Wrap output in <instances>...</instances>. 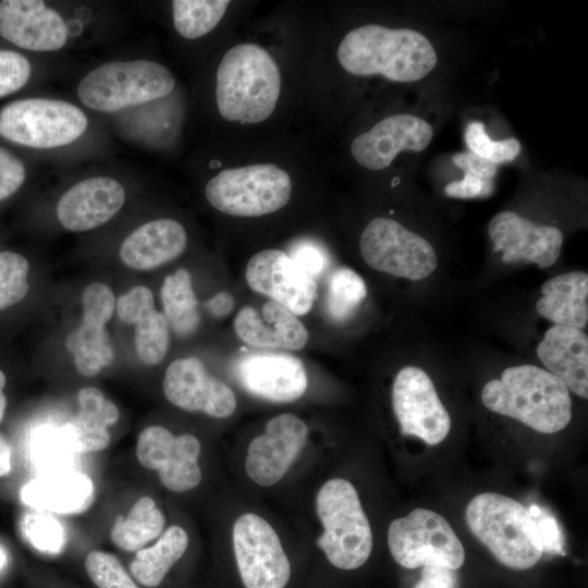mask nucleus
<instances>
[{"mask_svg":"<svg viewBox=\"0 0 588 588\" xmlns=\"http://www.w3.org/2000/svg\"><path fill=\"white\" fill-rule=\"evenodd\" d=\"M229 4L226 0H174V27L186 39L199 38L218 25Z\"/></svg>","mask_w":588,"mask_h":588,"instance_id":"nucleus-32","label":"nucleus"},{"mask_svg":"<svg viewBox=\"0 0 588 588\" xmlns=\"http://www.w3.org/2000/svg\"><path fill=\"white\" fill-rule=\"evenodd\" d=\"M199 454L200 443L196 437L189 433L174 437L161 426L145 428L137 439L138 462L156 470L162 485L174 492L188 491L199 485Z\"/></svg>","mask_w":588,"mask_h":588,"instance_id":"nucleus-13","label":"nucleus"},{"mask_svg":"<svg viewBox=\"0 0 588 588\" xmlns=\"http://www.w3.org/2000/svg\"><path fill=\"white\" fill-rule=\"evenodd\" d=\"M83 322L105 327L115 309L114 294L109 286L95 282L88 284L82 297Z\"/></svg>","mask_w":588,"mask_h":588,"instance_id":"nucleus-39","label":"nucleus"},{"mask_svg":"<svg viewBox=\"0 0 588 588\" xmlns=\"http://www.w3.org/2000/svg\"><path fill=\"white\" fill-rule=\"evenodd\" d=\"M464 171V177L460 181H453L445 185L444 193L453 198H475L487 197L493 191V182H488L477 174Z\"/></svg>","mask_w":588,"mask_h":588,"instance_id":"nucleus-45","label":"nucleus"},{"mask_svg":"<svg viewBox=\"0 0 588 588\" xmlns=\"http://www.w3.org/2000/svg\"><path fill=\"white\" fill-rule=\"evenodd\" d=\"M12 466V449L8 440L0 434V477L10 473Z\"/></svg>","mask_w":588,"mask_h":588,"instance_id":"nucleus-49","label":"nucleus"},{"mask_svg":"<svg viewBox=\"0 0 588 588\" xmlns=\"http://www.w3.org/2000/svg\"><path fill=\"white\" fill-rule=\"evenodd\" d=\"M237 377L249 394L275 403L296 401L307 389L302 360L286 353H249L238 363Z\"/></svg>","mask_w":588,"mask_h":588,"instance_id":"nucleus-19","label":"nucleus"},{"mask_svg":"<svg viewBox=\"0 0 588 588\" xmlns=\"http://www.w3.org/2000/svg\"><path fill=\"white\" fill-rule=\"evenodd\" d=\"M233 547L245 588H284L291 564L271 525L253 513L241 515L233 526Z\"/></svg>","mask_w":588,"mask_h":588,"instance_id":"nucleus-11","label":"nucleus"},{"mask_svg":"<svg viewBox=\"0 0 588 588\" xmlns=\"http://www.w3.org/2000/svg\"><path fill=\"white\" fill-rule=\"evenodd\" d=\"M537 355L568 390L579 397H588V338L581 329L550 327L537 346Z\"/></svg>","mask_w":588,"mask_h":588,"instance_id":"nucleus-23","label":"nucleus"},{"mask_svg":"<svg viewBox=\"0 0 588 588\" xmlns=\"http://www.w3.org/2000/svg\"><path fill=\"white\" fill-rule=\"evenodd\" d=\"M172 73L162 64L147 61H112L83 77L77 95L88 108L117 112L168 96L174 88Z\"/></svg>","mask_w":588,"mask_h":588,"instance_id":"nucleus-6","label":"nucleus"},{"mask_svg":"<svg viewBox=\"0 0 588 588\" xmlns=\"http://www.w3.org/2000/svg\"><path fill=\"white\" fill-rule=\"evenodd\" d=\"M85 568L98 588H138L120 561L111 553L90 552L85 560Z\"/></svg>","mask_w":588,"mask_h":588,"instance_id":"nucleus-37","label":"nucleus"},{"mask_svg":"<svg viewBox=\"0 0 588 588\" xmlns=\"http://www.w3.org/2000/svg\"><path fill=\"white\" fill-rule=\"evenodd\" d=\"M0 35L23 49L54 51L68 38L61 15L40 0L0 1Z\"/></svg>","mask_w":588,"mask_h":588,"instance_id":"nucleus-20","label":"nucleus"},{"mask_svg":"<svg viewBox=\"0 0 588 588\" xmlns=\"http://www.w3.org/2000/svg\"><path fill=\"white\" fill-rule=\"evenodd\" d=\"M392 406L404 436L429 445L441 443L451 430V418L430 377L420 368L406 366L395 376Z\"/></svg>","mask_w":588,"mask_h":588,"instance_id":"nucleus-12","label":"nucleus"},{"mask_svg":"<svg viewBox=\"0 0 588 588\" xmlns=\"http://www.w3.org/2000/svg\"><path fill=\"white\" fill-rule=\"evenodd\" d=\"M7 563V554L2 548H0V571L3 568V566Z\"/></svg>","mask_w":588,"mask_h":588,"instance_id":"nucleus-51","label":"nucleus"},{"mask_svg":"<svg viewBox=\"0 0 588 588\" xmlns=\"http://www.w3.org/2000/svg\"><path fill=\"white\" fill-rule=\"evenodd\" d=\"M359 249L375 270L413 281L427 278L438 266L432 245L390 218H376L366 225Z\"/></svg>","mask_w":588,"mask_h":588,"instance_id":"nucleus-10","label":"nucleus"},{"mask_svg":"<svg viewBox=\"0 0 588 588\" xmlns=\"http://www.w3.org/2000/svg\"><path fill=\"white\" fill-rule=\"evenodd\" d=\"M124 201L125 191L118 181L106 176L89 177L62 195L56 212L63 228L82 232L108 222Z\"/></svg>","mask_w":588,"mask_h":588,"instance_id":"nucleus-21","label":"nucleus"},{"mask_svg":"<svg viewBox=\"0 0 588 588\" xmlns=\"http://www.w3.org/2000/svg\"><path fill=\"white\" fill-rule=\"evenodd\" d=\"M287 255L315 279L326 270L329 264L324 248L309 240L295 243Z\"/></svg>","mask_w":588,"mask_h":588,"instance_id":"nucleus-43","label":"nucleus"},{"mask_svg":"<svg viewBox=\"0 0 588 588\" xmlns=\"http://www.w3.org/2000/svg\"><path fill=\"white\" fill-rule=\"evenodd\" d=\"M233 326L243 342L261 348L301 350L309 336L296 316L272 299L261 306L260 313L252 306L243 307Z\"/></svg>","mask_w":588,"mask_h":588,"instance_id":"nucleus-22","label":"nucleus"},{"mask_svg":"<svg viewBox=\"0 0 588 588\" xmlns=\"http://www.w3.org/2000/svg\"><path fill=\"white\" fill-rule=\"evenodd\" d=\"M166 518L149 497L138 499L127 516L119 515L110 536L114 544L124 551H138L157 538L163 530Z\"/></svg>","mask_w":588,"mask_h":588,"instance_id":"nucleus-30","label":"nucleus"},{"mask_svg":"<svg viewBox=\"0 0 588 588\" xmlns=\"http://www.w3.org/2000/svg\"><path fill=\"white\" fill-rule=\"evenodd\" d=\"M65 345L74 357L76 369L85 377L96 376L114 358L105 327L82 322L69 334Z\"/></svg>","mask_w":588,"mask_h":588,"instance_id":"nucleus-31","label":"nucleus"},{"mask_svg":"<svg viewBox=\"0 0 588 588\" xmlns=\"http://www.w3.org/2000/svg\"><path fill=\"white\" fill-rule=\"evenodd\" d=\"M28 269L24 256L13 252L0 253V310L17 304L26 296Z\"/></svg>","mask_w":588,"mask_h":588,"instance_id":"nucleus-35","label":"nucleus"},{"mask_svg":"<svg viewBox=\"0 0 588 588\" xmlns=\"http://www.w3.org/2000/svg\"><path fill=\"white\" fill-rule=\"evenodd\" d=\"M162 387L169 402L187 412L226 418L236 408L232 389L209 375L204 364L195 357L172 362L166 370Z\"/></svg>","mask_w":588,"mask_h":588,"instance_id":"nucleus-15","label":"nucleus"},{"mask_svg":"<svg viewBox=\"0 0 588 588\" xmlns=\"http://www.w3.org/2000/svg\"><path fill=\"white\" fill-rule=\"evenodd\" d=\"M306 424L293 414H281L268 421L265 432L248 445L245 469L259 486L277 483L304 448Z\"/></svg>","mask_w":588,"mask_h":588,"instance_id":"nucleus-16","label":"nucleus"},{"mask_svg":"<svg viewBox=\"0 0 588 588\" xmlns=\"http://www.w3.org/2000/svg\"><path fill=\"white\" fill-rule=\"evenodd\" d=\"M292 194L289 173L273 163L225 169L205 187L209 204L237 217H259L283 208Z\"/></svg>","mask_w":588,"mask_h":588,"instance_id":"nucleus-7","label":"nucleus"},{"mask_svg":"<svg viewBox=\"0 0 588 588\" xmlns=\"http://www.w3.org/2000/svg\"><path fill=\"white\" fill-rule=\"evenodd\" d=\"M465 519L471 534L506 567L527 569L542 556L535 519L528 507L510 497L476 495L466 507Z\"/></svg>","mask_w":588,"mask_h":588,"instance_id":"nucleus-4","label":"nucleus"},{"mask_svg":"<svg viewBox=\"0 0 588 588\" xmlns=\"http://www.w3.org/2000/svg\"><path fill=\"white\" fill-rule=\"evenodd\" d=\"M455 166L468 170L485 181L493 182L497 174V164L475 155L471 151L456 152L452 158Z\"/></svg>","mask_w":588,"mask_h":588,"instance_id":"nucleus-46","label":"nucleus"},{"mask_svg":"<svg viewBox=\"0 0 588 588\" xmlns=\"http://www.w3.org/2000/svg\"><path fill=\"white\" fill-rule=\"evenodd\" d=\"M367 296L363 278L347 267L335 269L329 277L326 310L335 321L346 320Z\"/></svg>","mask_w":588,"mask_h":588,"instance_id":"nucleus-33","label":"nucleus"},{"mask_svg":"<svg viewBox=\"0 0 588 588\" xmlns=\"http://www.w3.org/2000/svg\"><path fill=\"white\" fill-rule=\"evenodd\" d=\"M281 75L277 62L262 47L240 44L223 56L216 76V100L228 121L259 123L274 111Z\"/></svg>","mask_w":588,"mask_h":588,"instance_id":"nucleus-3","label":"nucleus"},{"mask_svg":"<svg viewBox=\"0 0 588 588\" xmlns=\"http://www.w3.org/2000/svg\"><path fill=\"white\" fill-rule=\"evenodd\" d=\"M488 234L493 250L504 262L529 261L539 268L551 267L563 244L562 231L553 225L536 224L513 211H501L489 222Z\"/></svg>","mask_w":588,"mask_h":588,"instance_id":"nucleus-17","label":"nucleus"},{"mask_svg":"<svg viewBox=\"0 0 588 588\" xmlns=\"http://www.w3.org/2000/svg\"><path fill=\"white\" fill-rule=\"evenodd\" d=\"M528 510L537 524L542 551L547 553L564 554L565 540L558 520L549 512L538 505H530Z\"/></svg>","mask_w":588,"mask_h":588,"instance_id":"nucleus-42","label":"nucleus"},{"mask_svg":"<svg viewBox=\"0 0 588 588\" xmlns=\"http://www.w3.org/2000/svg\"><path fill=\"white\" fill-rule=\"evenodd\" d=\"M205 308L216 318L226 317L234 307V298L229 292H219L205 302Z\"/></svg>","mask_w":588,"mask_h":588,"instance_id":"nucleus-48","label":"nucleus"},{"mask_svg":"<svg viewBox=\"0 0 588 588\" xmlns=\"http://www.w3.org/2000/svg\"><path fill=\"white\" fill-rule=\"evenodd\" d=\"M29 61L21 53L0 50V97L22 88L30 77Z\"/></svg>","mask_w":588,"mask_h":588,"instance_id":"nucleus-40","label":"nucleus"},{"mask_svg":"<svg viewBox=\"0 0 588 588\" xmlns=\"http://www.w3.org/2000/svg\"><path fill=\"white\" fill-rule=\"evenodd\" d=\"M183 225L172 219L149 221L134 230L121 244V260L136 270H151L177 258L186 248Z\"/></svg>","mask_w":588,"mask_h":588,"instance_id":"nucleus-25","label":"nucleus"},{"mask_svg":"<svg viewBox=\"0 0 588 588\" xmlns=\"http://www.w3.org/2000/svg\"><path fill=\"white\" fill-rule=\"evenodd\" d=\"M188 546V536L180 526H171L149 548L139 549L130 564L135 579L146 587H156L170 568L182 558Z\"/></svg>","mask_w":588,"mask_h":588,"instance_id":"nucleus-28","label":"nucleus"},{"mask_svg":"<svg viewBox=\"0 0 588 588\" xmlns=\"http://www.w3.org/2000/svg\"><path fill=\"white\" fill-rule=\"evenodd\" d=\"M536 304L538 314L555 324L581 329L588 322V274L571 271L547 280Z\"/></svg>","mask_w":588,"mask_h":588,"instance_id":"nucleus-27","label":"nucleus"},{"mask_svg":"<svg viewBox=\"0 0 588 588\" xmlns=\"http://www.w3.org/2000/svg\"><path fill=\"white\" fill-rule=\"evenodd\" d=\"M91 479L76 470H53L26 482L20 498L27 506L58 514H78L93 503Z\"/></svg>","mask_w":588,"mask_h":588,"instance_id":"nucleus-24","label":"nucleus"},{"mask_svg":"<svg viewBox=\"0 0 588 588\" xmlns=\"http://www.w3.org/2000/svg\"><path fill=\"white\" fill-rule=\"evenodd\" d=\"M5 385V376L3 371L0 370V421L2 420L7 406V397L3 393V388Z\"/></svg>","mask_w":588,"mask_h":588,"instance_id":"nucleus-50","label":"nucleus"},{"mask_svg":"<svg viewBox=\"0 0 588 588\" xmlns=\"http://www.w3.org/2000/svg\"><path fill=\"white\" fill-rule=\"evenodd\" d=\"M160 295L169 327L180 336L194 333L199 326L200 315L191 273L180 268L167 275Z\"/></svg>","mask_w":588,"mask_h":588,"instance_id":"nucleus-29","label":"nucleus"},{"mask_svg":"<svg viewBox=\"0 0 588 588\" xmlns=\"http://www.w3.org/2000/svg\"><path fill=\"white\" fill-rule=\"evenodd\" d=\"M154 309L152 293L143 285L131 289L115 301L117 314L126 323L135 324Z\"/></svg>","mask_w":588,"mask_h":588,"instance_id":"nucleus-41","label":"nucleus"},{"mask_svg":"<svg viewBox=\"0 0 588 588\" xmlns=\"http://www.w3.org/2000/svg\"><path fill=\"white\" fill-rule=\"evenodd\" d=\"M86 127L85 113L62 100L21 99L0 111V135L32 148L47 149L68 145L82 136Z\"/></svg>","mask_w":588,"mask_h":588,"instance_id":"nucleus-8","label":"nucleus"},{"mask_svg":"<svg viewBox=\"0 0 588 588\" xmlns=\"http://www.w3.org/2000/svg\"><path fill=\"white\" fill-rule=\"evenodd\" d=\"M341 66L358 76L381 75L395 82H415L437 64L429 39L411 28L366 24L348 32L336 52Z\"/></svg>","mask_w":588,"mask_h":588,"instance_id":"nucleus-1","label":"nucleus"},{"mask_svg":"<svg viewBox=\"0 0 588 588\" xmlns=\"http://www.w3.org/2000/svg\"><path fill=\"white\" fill-rule=\"evenodd\" d=\"M481 401L489 411L541 433L561 431L572 419V399L565 383L535 365L506 368L500 379L483 385Z\"/></svg>","mask_w":588,"mask_h":588,"instance_id":"nucleus-2","label":"nucleus"},{"mask_svg":"<svg viewBox=\"0 0 588 588\" xmlns=\"http://www.w3.org/2000/svg\"><path fill=\"white\" fill-rule=\"evenodd\" d=\"M23 531L38 550L57 553L64 544L61 525L50 516L30 513L23 519Z\"/></svg>","mask_w":588,"mask_h":588,"instance_id":"nucleus-38","label":"nucleus"},{"mask_svg":"<svg viewBox=\"0 0 588 588\" xmlns=\"http://www.w3.org/2000/svg\"><path fill=\"white\" fill-rule=\"evenodd\" d=\"M388 544L395 562L409 569L438 565L455 571L465 561L463 544L449 522L426 509L394 519L389 526Z\"/></svg>","mask_w":588,"mask_h":588,"instance_id":"nucleus-9","label":"nucleus"},{"mask_svg":"<svg viewBox=\"0 0 588 588\" xmlns=\"http://www.w3.org/2000/svg\"><path fill=\"white\" fill-rule=\"evenodd\" d=\"M464 138L471 152L494 164L513 161L522 149L519 140L515 137L491 139L480 121H473L467 125Z\"/></svg>","mask_w":588,"mask_h":588,"instance_id":"nucleus-36","label":"nucleus"},{"mask_svg":"<svg viewBox=\"0 0 588 588\" xmlns=\"http://www.w3.org/2000/svg\"><path fill=\"white\" fill-rule=\"evenodd\" d=\"M25 168L21 160L0 148V200L12 196L24 183Z\"/></svg>","mask_w":588,"mask_h":588,"instance_id":"nucleus-44","label":"nucleus"},{"mask_svg":"<svg viewBox=\"0 0 588 588\" xmlns=\"http://www.w3.org/2000/svg\"><path fill=\"white\" fill-rule=\"evenodd\" d=\"M432 136V126L426 120L400 113L381 120L371 130L355 137L351 152L362 167L379 171L388 168L402 150L426 149Z\"/></svg>","mask_w":588,"mask_h":588,"instance_id":"nucleus-18","label":"nucleus"},{"mask_svg":"<svg viewBox=\"0 0 588 588\" xmlns=\"http://www.w3.org/2000/svg\"><path fill=\"white\" fill-rule=\"evenodd\" d=\"M316 511L323 527L317 543L328 561L341 569L364 565L372 534L355 487L342 478L328 480L317 494Z\"/></svg>","mask_w":588,"mask_h":588,"instance_id":"nucleus-5","label":"nucleus"},{"mask_svg":"<svg viewBox=\"0 0 588 588\" xmlns=\"http://www.w3.org/2000/svg\"><path fill=\"white\" fill-rule=\"evenodd\" d=\"M78 413L63 427L74 452H96L110 442L108 427L119 419L118 407L94 387L77 393Z\"/></svg>","mask_w":588,"mask_h":588,"instance_id":"nucleus-26","label":"nucleus"},{"mask_svg":"<svg viewBox=\"0 0 588 588\" xmlns=\"http://www.w3.org/2000/svg\"><path fill=\"white\" fill-rule=\"evenodd\" d=\"M135 350L139 360L154 366L163 360L169 348V324L156 308L135 323Z\"/></svg>","mask_w":588,"mask_h":588,"instance_id":"nucleus-34","label":"nucleus"},{"mask_svg":"<svg viewBox=\"0 0 588 588\" xmlns=\"http://www.w3.org/2000/svg\"><path fill=\"white\" fill-rule=\"evenodd\" d=\"M457 577L454 569L438 566H422L420 579L415 588H456Z\"/></svg>","mask_w":588,"mask_h":588,"instance_id":"nucleus-47","label":"nucleus"},{"mask_svg":"<svg viewBox=\"0 0 588 588\" xmlns=\"http://www.w3.org/2000/svg\"><path fill=\"white\" fill-rule=\"evenodd\" d=\"M252 290L267 295L295 316L307 314L314 304L316 279L285 252L264 249L255 254L245 270Z\"/></svg>","mask_w":588,"mask_h":588,"instance_id":"nucleus-14","label":"nucleus"}]
</instances>
